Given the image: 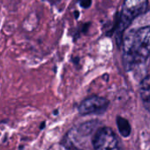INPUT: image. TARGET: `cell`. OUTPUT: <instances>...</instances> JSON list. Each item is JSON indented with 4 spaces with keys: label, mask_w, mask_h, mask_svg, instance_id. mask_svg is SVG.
Returning <instances> with one entry per match:
<instances>
[{
    "label": "cell",
    "mask_w": 150,
    "mask_h": 150,
    "mask_svg": "<svg viewBox=\"0 0 150 150\" xmlns=\"http://www.w3.org/2000/svg\"><path fill=\"white\" fill-rule=\"evenodd\" d=\"M150 55V26L131 29L124 34L122 62L126 71L144 64Z\"/></svg>",
    "instance_id": "6da1fadb"
},
{
    "label": "cell",
    "mask_w": 150,
    "mask_h": 150,
    "mask_svg": "<svg viewBox=\"0 0 150 150\" xmlns=\"http://www.w3.org/2000/svg\"><path fill=\"white\" fill-rule=\"evenodd\" d=\"M149 10V0H125L121 8V11L117 15L114 31L118 44L123 41V37L133 23V21L141 15L146 13Z\"/></svg>",
    "instance_id": "7a4b0ae2"
},
{
    "label": "cell",
    "mask_w": 150,
    "mask_h": 150,
    "mask_svg": "<svg viewBox=\"0 0 150 150\" xmlns=\"http://www.w3.org/2000/svg\"><path fill=\"white\" fill-rule=\"evenodd\" d=\"M95 150H118L119 142L115 133L109 127L101 128L93 140Z\"/></svg>",
    "instance_id": "3957f363"
},
{
    "label": "cell",
    "mask_w": 150,
    "mask_h": 150,
    "mask_svg": "<svg viewBox=\"0 0 150 150\" xmlns=\"http://www.w3.org/2000/svg\"><path fill=\"white\" fill-rule=\"evenodd\" d=\"M109 105V101L102 97H90L81 102L79 106V112L82 115L92 113H101L106 111Z\"/></svg>",
    "instance_id": "277c9868"
},
{
    "label": "cell",
    "mask_w": 150,
    "mask_h": 150,
    "mask_svg": "<svg viewBox=\"0 0 150 150\" xmlns=\"http://www.w3.org/2000/svg\"><path fill=\"white\" fill-rule=\"evenodd\" d=\"M140 94L144 106L150 111V75L147 76L141 83Z\"/></svg>",
    "instance_id": "5b68a950"
},
{
    "label": "cell",
    "mask_w": 150,
    "mask_h": 150,
    "mask_svg": "<svg viewBox=\"0 0 150 150\" xmlns=\"http://www.w3.org/2000/svg\"><path fill=\"white\" fill-rule=\"evenodd\" d=\"M117 126L119 130V133L121 135L125 138L128 137L131 134V126L130 123L128 122L127 120L122 118V117H118L117 119Z\"/></svg>",
    "instance_id": "8992f818"
},
{
    "label": "cell",
    "mask_w": 150,
    "mask_h": 150,
    "mask_svg": "<svg viewBox=\"0 0 150 150\" xmlns=\"http://www.w3.org/2000/svg\"><path fill=\"white\" fill-rule=\"evenodd\" d=\"M79 4L82 8H88L92 4V0H79Z\"/></svg>",
    "instance_id": "52a82bcc"
},
{
    "label": "cell",
    "mask_w": 150,
    "mask_h": 150,
    "mask_svg": "<svg viewBox=\"0 0 150 150\" xmlns=\"http://www.w3.org/2000/svg\"><path fill=\"white\" fill-rule=\"evenodd\" d=\"M74 13H75V18H78V14H80V13H79L77 11H74Z\"/></svg>",
    "instance_id": "ba28073f"
},
{
    "label": "cell",
    "mask_w": 150,
    "mask_h": 150,
    "mask_svg": "<svg viewBox=\"0 0 150 150\" xmlns=\"http://www.w3.org/2000/svg\"><path fill=\"white\" fill-rule=\"evenodd\" d=\"M72 150H80V149H72Z\"/></svg>",
    "instance_id": "9c48e42d"
}]
</instances>
